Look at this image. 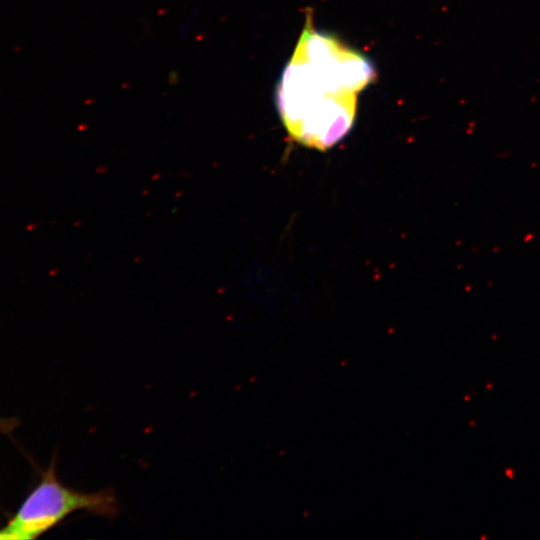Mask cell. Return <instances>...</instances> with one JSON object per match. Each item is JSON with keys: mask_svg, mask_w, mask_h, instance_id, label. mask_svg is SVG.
Masks as SVG:
<instances>
[{"mask_svg": "<svg viewBox=\"0 0 540 540\" xmlns=\"http://www.w3.org/2000/svg\"><path fill=\"white\" fill-rule=\"evenodd\" d=\"M77 511L111 520L117 517L120 507L110 488L89 493L65 486L57 477L54 457L14 515L0 528V540L35 539Z\"/></svg>", "mask_w": 540, "mask_h": 540, "instance_id": "7a4b0ae2", "label": "cell"}, {"mask_svg": "<svg viewBox=\"0 0 540 540\" xmlns=\"http://www.w3.org/2000/svg\"><path fill=\"white\" fill-rule=\"evenodd\" d=\"M18 425L16 419H0V432L10 434Z\"/></svg>", "mask_w": 540, "mask_h": 540, "instance_id": "3957f363", "label": "cell"}, {"mask_svg": "<svg viewBox=\"0 0 540 540\" xmlns=\"http://www.w3.org/2000/svg\"><path fill=\"white\" fill-rule=\"evenodd\" d=\"M276 89V105L293 140L326 150L350 131L357 93L374 77L372 63L307 22Z\"/></svg>", "mask_w": 540, "mask_h": 540, "instance_id": "6da1fadb", "label": "cell"}]
</instances>
